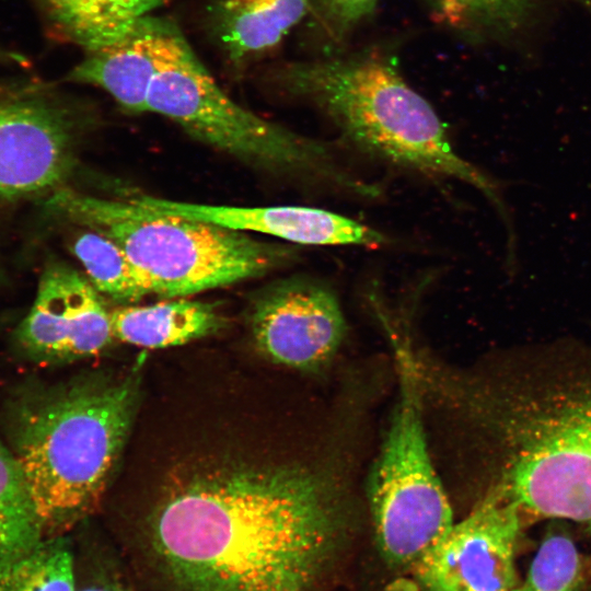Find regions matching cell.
I'll return each mask as SVG.
<instances>
[{
	"label": "cell",
	"instance_id": "obj_10",
	"mask_svg": "<svg viewBox=\"0 0 591 591\" xmlns=\"http://www.w3.org/2000/svg\"><path fill=\"white\" fill-rule=\"evenodd\" d=\"M518 505L495 486L410 570L422 591H511L518 584Z\"/></svg>",
	"mask_w": 591,
	"mask_h": 591
},
{
	"label": "cell",
	"instance_id": "obj_4",
	"mask_svg": "<svg viewBox=\"0 0 591 591\" xmlns=\"http://www.w3.org/2000/svg\"><path fill=\"white\" fill-rule=\"evenodd\" d=\"M482 403L503 449L496 486L522 512L575 521L591 538V378L525 375Z\"/></svg>",
	"mask_w": 591,
	"mask_h": 591
},
{
	"label": "cell",
	"instance_id": "obj_8",
	"mask_svg": "<svg viewBox=\"0 0 591 591\" xmlns=\"http://www.w3.org/2000/svg\"><path fill=\"white\" fill-rule=\"evenodd\" d=\"M80 116L46 82L0 78V204L62 187L76 165Z\"/></svg>",
	"mask_w": 591,
	"mask_h": 591
},
{
	"label": "cell",
	"instance_id": "obj_15",
	"mask_svg": "<svg viewBox=\"0 0 591 591\" xmlns=\"http://www.w3.org/2000/svg\"><path fill=\"white\" fill-rule=\"evenodd\" d=\"M116 340L148 349L183 345L211 335L224 325L215 305L177 298L111 311Z\"/></svg>",
	"mask_w": 591,
	"mask_h": 591
},
{
	"label": "cell",
	"instance_id": "obj_13",
	"mask_svg": "<svg viewBox=\"0 0 591 591\" xmlns=\"http://www.w3.org/2000/svg\"><path fill=\"white\" fill-rule=\"evenodd\" d=\"M169 0H34L48 33L92 53L130 34Z\"/></svg>",
	"mask_w": 591,
	"mask_h": 591
},
{
	"label": "cell",
	"instance_id": "obj_6",
	"mask_svg": "<svg viewBox=\"0 0 591 591\" xmlns=\"http://www.w3.org/2000/svg\"><path fill=\"white\" fill-rule=\"evenodd\" d=\"M62 218L116 242L151 294L184 298L260 277L293 260L292 247L265 243L215 223L157 213L131 200L60 188L47 200Z\"/></svg>",
	"mask_w": 591,
	"mask_h": 591
},
{
	"label": "cell",
	"instance_id": "obj_20",
	"mask_svg": "<svg viewBox=\"0 0 591 591\" xmlns=\"http://www.w3.org/2000/svg\"><path fill=\"white\" fill-rule=\"evenodd\" d=\"M584 568L572 538L561 530L543 537L521 583L511 591H582Z\"/></svg>",
	"mask_w": 591,
	"mask_h": 591
},
{
	"label": "cell",
	"instance_id": "obj_11",
	"mask_svg": "<svg viewBox=\"0 0 591 591\" xmlns=\"http://www.w3.org/2000/svg\"><path fill=\"white\" fill-rule=\"evenodd\" d=\"M254 341L268 359L318 371L338 352L347 323L335 291L310 277L281 279L262 290L250 314Z\"/></svg>",
	"mask_w": 591,
	"mask_h": 591
},
{
	"label": "cell",
	"instance_id": "obj_22",
	"mask_svg": "<svg viewBox=\"0 0 591 591\" xmlns=\"http://www.w3.org/2000/svg\"><path fill=\"white\" fill-rule=\"evenodd\" d=\"M378 0H318L321 19L331 35L344 37L375 9Z\"/></svg>",
	"mask_w": 591,
	"mask_h": 591
},
{
	"label": "cell",
	"instance_id": "obj_25",
	"mask_svg": "<svg viewBox=\"0 0 591 591\" xmlns=\"http://www.w3.org/2000/svg\"><path fill=\"white\" fill-rule=\"evenodd\" d=\"M572 2L579 3L580 5L589 9L591 11V0H570Z\"/></svg>",
	"mask_w": 591,
	"mask_h": 591
},
{
	"label": "cell",
	"instance_id": "obj_23",
	"mask_svg": "<svg viewBox=\"0 0 591 591\" xmlns=\"http://www.w3.org/2000/svg\"><path fill=\"white\" fill-rule=\"evenodd\" d=\"M77 591H128V589L116 581L101 580L92 582Z\"/></svg>",
	"mask_w": 591,
	"mask_h": 591
},
{
	"label": "cell",
	"instance_id": "obj_7",
	"mask_svg": "<svg viewBox=\"0 0 591 591\" xmlns=\"http://www.w3.org/2000/svg\"><path fill=\"white\" fill-rule=\"evenodd\" d=\"M366 491L378 551L392 569L412 570L454 523L429 453L416 376L406 355L401 356L398 399Z\"/></svg>",
	"mask_w": 591,
	"mask_h": 591
},
{
	"label": "cell",
	"instance_id": "obj_14",
	"mask_svg": "<svg viewBox=\"0 0 591 591\" xmlns=\"http://www.w3.org/2000/svg\"><path fill=\"white\" fill-rule=\"evenodd\" d=\"M150 15L121 40L86 53L85 58L68 73L67 80L103 89L129 113H146L153 73Z\"/></svg>",
	"mask_w": 591,
	"mask_h": 591
},
{
	"label": "cell",
	"instance_id": "obj_5",
	"mask_svg": "<svg viewBox=\"0 0 591 591\" xmlns=\"http://www.w3.org/2000/svg\"><path fill=\"white\" fill-rule=\"evenodd\" d=\"M153 73L146 113L163 115L195 139L259 170L361 198L379 186L343 164L321 140L266 120L230 99L176 24L150 18Z\"/></svg>",
	"mask_w": 591,
	"mask_h": 591
},
{
	"label": "cell",
	"instance_id": "obj_19",
	"mask_svg": "<svg viewBox=\"0 0 591 591\" xmlns=\"http://www.w3.org/2000/svg\"><path fill=\"white\" fill-rule=\"evenodd\" d=\"M74 563L62 535L46 537L0 571V591H77Z\"/></svg>",
	"mask_w": 591,
	"mask_h": 591
},
{
	"label": "cell",
	"instance_id": "obj_17",
	"mask_svg": "<svg viewBox=\"0 0 591 591\" xmlns=\"http://www.w3.org/2000/svg\"><path fill=\"white\" fill-rule=\"evenodd\" d=\"M9 327V316H0V347ZM46 537L23 474L0 429V571Z\"/></svg>",
	"mask_w": 591,
	"mask_h": 591
},
{
	"label": "cell",
	"instance_id": "obj_1",
	"mask_svg": "<svg viewBox=\"0 0 591 591\" xmlns=\"http://www.w3.org/2000/svg\"><path fill=\"white\" fill-rule=\"evenodd\" d=\"M338 480L301 465L228 464L170 490L148 524L171 591H316L346 546Z\"/></svg>",
	"mask_w": 591,
	"mask_h": 591
},
{
	"label": "cell",
	"instance_id": "obj_2",
	"mask_svg": "<svg viewBox=\"0 0 591 591\" xmlns=\"http://www.w3.org/2000/svg\"><path fill=\"white\" fill-rule=\"evenodd\" d=\"M136 376L50 383L24 373L0 386V429L47 537L97 506L136 412Z\"/></svg>",
	"mask_w": 591,
	"mask_h": 591
},
{
	"label": "cell",
	"instance_id": "obj_24",
	"mask_svg": "<svg viewBox=\"0 0 591 591\" xmlns=\"http://www.w3.org/2000/svg\"><path fill=\"white\" fill-rule=\"evenodd\" d=\"M0 60L10 61V62L20 63V65H24L26 62L25 58L22 55L18 53L7 51L1 48H0Z\"/></svg>",
	"mask_w": 591,
	"mask_h": 591
},
{
	"label": "cell",
	"instance_id": "obj_21",
	"mask_svg": "<svg viewBox=\"0 0 591 591\" xmlns=\"http://www.w3.org/2000/svg\"><path fill=\"white\" fill-rule=\"evenodd\" d=\"M451 16L476 21L502 32L522 28L532 13L533 0H433Z\"/></svg>",
	"mask_w": 591,
	"mask_h": 591
},
{
	"label": "cell",
	"instance_id": "obj_9",
	"mask_svg": "<svg viewBox=\"0 0 591 591\" xmlns=\"http://www.w3.org/2000/svg\"><path fill=\"white\" fill-rule=\"evenodd\" d=\"M4 340L12 360L47 368L96 356L116 339L101 293L86 276L54 262L44 268L30 310L8 328Z\"/></svg>",
	"mask_w": 591,
	"mask_h": 591
},
{
	"label": "cell",
	"instance_id": "obj_12",
	"mask_svg": "<svg viewBox=\"0 0 591 591\" xmlns=\"http://www.w3.org/2000/svg\"><path fill=\"white\" fill-rule=\"evenodd\" d=\"M131 201L148 211L197 219L232 230L275 236L301 245L379 247L380 231L343 215L304 206L237 207L140 196Z\"/></svg>",
	"mask_w": 591,
	"mask_h": 591
},
{
	"label": "cell",
	"instance_id": "obj_16",
	"mask_svg": "<svg viewBox=\"0 0 591 591\" xmlns=\"http://www.w3.org/2000/svg\"><path fill=\"white\" fill-rule=\"evenodd\" d=\"M309 0H216V33L234 62L262 53L306 13Z\"/></svg>",
	"mask_w": 591,
	"mask_h": 591
},
{
	"label": "cell",
	"instance_id": "obj_3",
	"mask_svg": "<svg viewBox=\"0 0 591 591\" xmlns=\"http://www.w3.org/2000/svg\"><path fill=\"white\" fill-rule=\"evenodd\" d=\"M277 78L362 152L426 176L471 185L510 228L499 183L456 152L432 106L386 61L354 57L293 62Z\"/></svg>",
	"mask_w": 591,
	"mask_h": 591
},
{
	"label": "cell",
	"instance_id": "obj_18",
	"mask_svg": "<svg viewBox=\"0 0 591 591\" xmlns=\"http://www.w3.org/2000/svg\"><path fill=\"white\" fill-rule=\"evenodd\" d=\"M70 250L101 294L121 305L139 302L151 294L144 278L109 237L88 229L74 235Z\"/></svg>",
	"mask_w": 591,
	"mask_h": 591
}]
</instances>
